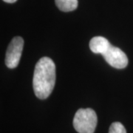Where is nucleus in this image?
<instances>
[{
    "label": "nucleus",
    "instance_id": "1",
    "mask_svg": "<svg viewBox=\"0 0 133 133\" xmlns=\"http://www.w3.org/2000/svg\"><path fill=\"white\" fill-rule=\"evenodd\" d=\"M56 66L51 58H42L34 70L33 86L36 96L46 99L52 93L56 83Z\"/></svg>",
    "mask_w": 133,
    "mask_h": 133
},
{
    "label": "nucleus",
    "instance_id": "2",
    "mask_svg": "<svg viewBox=\"0 0 133 133\" xmlns=\"http://www.w3.org/2000/svg\"><path fill=\"white\" fill-rule=\"evenodd\" d=\"M98 118L93 109H79L73 118V127L78 133H94Z\"/></svg>",
    "mask_w": 133,
    "mask_h": 133
},
{
    "label": "nucleus",
    "instance_id": "3",
    "mask_svg": "<svg viewBox=\"0 0 133 133\" xmlns=\"http://www.w3.org/2000/svg\"><path fill=\"white\" fill-rule=\"evenodd\" d=\"M24 46V40L22 37H15L8 47L5 55V64L8 68L14 69L19 64Z\"/></svg>",
    "mask_w": 133,
    "mask_h": 133
},
{
    "label": "nucleus",
    "instance_id": "4",
    "mask_svg": "<svg viewBox=\"0 0 133 133\" xmlns=\"http://www.w3.org/2000/svg\"><path fill=\"white\" fill-rule=\"evenodd\" d=\"M102 56L110 66L117 69L125 68L128 64V58L120 48L112 44L107 48Z\"/></svg>",
    "mask_w": 133,
    "mask_h": 133
},
{
    "label": "nucleus",
    "instance_id": "5",
    "mask_svg": "<svg viewBox=\"0 0 133 133\" xmlns=\"http://www.w3.org/2000/svg\"><path fill=\"white\" fill-rule=\"evenodd\" d=\"M111 45L109 42L104 37L95 36L90 42V48L92 52L96 54H103Z\"/></svg>",
    "mask_w": 133,
    "mask_h": 133
},
{
    "label": "nucleus",
    "instance_id": "6",
    "mask_svg": "<svg viewBox=\"0 0 133 133\" xmlns=\"http://www.w3.org/2000/svg\"><path fill=\"white\" fill-rule=\"evenodd\" d=\"M58 9L64 12H70L78 7V0H55Z\"/></svg>",
    "mask_w": 133,
    "mask_h": 133
},
{
    "label": "nucleus",
    "instance_id": "7",
    "mask_svg": "<svg viewBox=\"0 0 133 133\" xmlns=\"http://www.w3.org/2000/svg\"><path fill=\"white\" fill-rule=\"evenodd\" d=\"M109 133H127L124 125L120 122H115L111 124Z\"/></svg>",
    "mask_w": 133,
    "mask_h": 133
},
{
    "label": "nucleus",
    "instance_id": "8",
    "mask_svg": "<svg viewBox=\"0 0 133 133\" xmlns=\"http://www.w3.org/2000/svg\"><path fill=\"white\" fill-rule=\"evenodd\" d=\"M5 2H8V3H14L15 2H16L17 0H3Z\"/></svg>",
    "mask_w": 133,
    "mask_h": 133
}]
</instances>
